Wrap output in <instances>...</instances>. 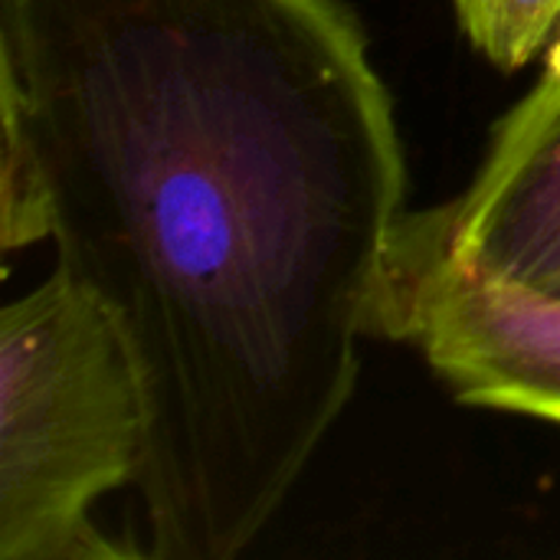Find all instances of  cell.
I'll use <instances>...</instances> for the list:
<instances>
[{"label":"cell","mask_w":560,"mask_h":560,"mask_svg":"<svg viewBox=\"0 0 560 560\" xmlns=\"http://www.w3.org/2000/svg\"><path fill=\"white\" fill-rule=\"evenodd\" d=\"M0 121L56 269L148 390V555L233 560L348 410L404 226L394 98L341 0H0Z\"/></svg>","instance_id":"obj_1"},{"label":"cell","mask_w":560,"mask_h":560,"mask_svg":"<svg viewBox=\"0 0 560 560\" xmlns=\"http://www.w3.org/2000/svg\"><path fill=\"white\" fill-rule=\"evenodd\" d=\"M148 390L115 312L62 269L0 312V560H121L92 518L138 486Z\"/></svg>","instance_id":"obj_2"},{"label":"cell","mask_w":560,"mask_h":560,"mask_svg":"<svg viewBox=\"0 0 560 560\" xmlns=\"http://www.w3.org/2000/svg\"><path fill=\"white\" fill-rule=\"evenodd\" d=\"M456 400L560 427V292L453 253L404 217L377 318Z\"/></svg>","instance_id":"obj_3"},{"label":"cell","mask_w":560,"mask_h":560,"mask_svg":"<svg viewBox=\"0 0 560 560\" xmlns=\"http://www.w3.org/2000/svg\"><path fill=\"white\" fill-rule=\"evenodd\" d=\"M410 220L482 269L560 289V36L532 92L495 128L472 184Z\"/></svg>","instance_id":"obj_4"},{"label":"cell","mask_w":560,"mask_h":560,"mask_svg":"<svg viewBox=\"0 0 560 560\" xmlns=\"http://www.w3.org/2000/svg\"><path fill=\"white\" fill-rule=\"evenodd\" d=\"M472 46L505 72L525 69L560 36V0H453Z\"/></svg>","instance_id":"obj_5"},{"label":"cell","mask_w":560,"mask_h":560,"mask_svg":"<svg viewBox=\"0 0 560 560\" xmlns=\"http://www.w3.org/2000/svg\"><path fill=\"white\" fill-rule=\"evenodd\" d=\"M551 292H560V289H551Z\"/></svg>","instance_id":"obj_6"}]
</instances>
